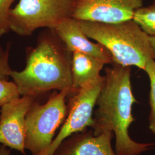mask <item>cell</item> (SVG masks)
I'll list each match as a JSON object with an SVG mask.
<instances>
[{"mask_svg": "<svg viewBox=\"0 0 155 155\" xmlns=\"http://www.w3.org/2000/svg\"><path fill=\"white\" fill-rule=\"evenodd\" d=\"M104 78L91 127L95 135L114 133L117 155H141L155 144L138 143L129 134V127L134 121L132 107L137 102L132 88L130 67L114 64L106 70Z\"/></svg>", "mask_w": 155, "mask_h": 155, "instance_id": "1", "label": "cell"}, {"mask_svg": "<svg viewBox=\"0 0 155 155\" xmlns=\"http://www.w3.org/2000/svg\"><path fill=\"white\" fill-rule=\"evenodd\" d=\"M70 52L52 38L39 40L21 71L12 70L10 77L21 96H36L51 90H72Z\"/></svg>", "mask_w": 155, "mask_h": 155, "instance_id": "2", "label": "cell"}, {"mask_svg": "<svg viewBox=\"0 0 155 155\" xmlns=\"http://www.w3.org/2000/svg\"><path fill=\"white\" fill-rule=\"evenodd\" d=\"M79 21L89 38L108 50L114 64L144 71L148 61L155 60V48L150 36L133 19L118 23Z\"/></svg>", "mask_w": 155, "mask_h": 155, "instance_id": "3", "label": "cell"}, {"mask_svg": "<svg viewBox=\"0 0 155 155\" xmlns=\"http://www.w3.org/2000/svg\"><path fill=\"white\" fill-rule=\"evenodd\" d=\"M72 90L52 95L43 105L34 102L25 118V150L37 155L47 149L54 139L56 131L64 122L68 112L67 97Z\"/></svg>", "mask_w": 155, "mask_h": 155, "instance_id": "4", "label": "cell"}, {"mask_svg": "<svg viewBox=\"0 0 155 155\" xmlns=\"http://www.w3.org/2000/svg\"><path fill=\"white\" fill-rule=\"evenodd\" d=\"M75 0H19L12 8L10 30L20 36H30L38 29L53 30L72 16Z\"/></svg>", "mask_w": 155, "mask_h": 155, "instance_id": "5", "label": "cell"}, {"mask_svg": "<svg viewBox=\"0 0 155 155\" xmlns=\"http://www.w3.org/2000/svg\"><path fill=\"white\" fill-rule=\"evenodd\" d=\"M104 79V77L101 76L96 81L73 92L67 105V115L61 130L50 146L37 155H54L64 140L75 133L87 129V127H91L94 107Z\"/></svg>", "mask_w": 155, "mask_h": 155, "instance_id": "6", "label": "cell"}, {"mask_svg": "<svg viewBox=\"0 0 155 155\" xmlns=\"http://www.w3.org/2000/svg\"><path fill=\"white\" fill-rule=\"evenodd\" d=\"M143 0H75L72 17L78 20L118 23L133 19Z\"/></svg>", "mask_w": 155, "mask_h": 155, "instance_id": "7", "label": "cell"}, {"mask_svg": "<svg viewBox=\"0 0 155 155\" xmlns=\"http://www.w3.org/2000/svg\"><path fill=\"white\" fill-rule=\"evenodd\" d=\"M35 97L22 96L1 107L0 143L25 155V118Z\"/></svg>", "mask_w": 155, "mask_h": 155, "instance_id": "8", "label": "cell"}, {"mask_svg": "<svg viewBox=\"0 0 155 155\" xmlns=\"http://www.w3.org/2000/svg\"><path fill=\"white\" fill-rule=\"evenodd\" d=\"M52 31L70 53L77 51L93 56L105 61L106 64L113 62L108 50L98 43L92 42L84 33L77 19L72 17L67 18Z\"/></svg>", "mask_w": 155, "mask_h": 155, "instance_id": "9", "label": "cell"}, {"mask_svg": "<svg viewBox=\"0 0 155 155\" xmlns=\"http://www.w3.org/2000/svg\"><path fill=\"white\" fill-rule=\"evenodd\" d=\"M113 137L110 132L95 135L86 129L64 140L54 155H117L111 145Z\"/></svg>", "mask_w": 155, "mask_h": 155, "instance_id": "10", "label": "cell"}, {"mask_svg": "<svg viewBox=\"0 0 155 155\" xmlns=\"http://www.w3.org/2000/svg\"><path fill=\"white\" fill-rule=\"evenodd\" d=\"M71 54V68L74 91L98 79L101 76V71L106 64L98 58L82 52L76 51Z\"/></svg>", "mask_w": 155, "mask_h": 155, "instance_id": "11", "label": "cell"}, {"mask_svg": "<svg viewBox=\"0 0 155 155\" xmlns=\"http://www.w3.org/2000/svg\"><path fill=\"white\" fill-rule=\"evenodd\" d=\"M133 20L150 36H155V0L135 12Z\"/></svg>", "mask_w": 155, "mask_h": 155, "instance_id": "12", "label": "cell"}, {"mask_svg": "<svg viewBox=\"0 0 155 155\" xmlns=\"http://www.w3.org/2000/svg\"><path fill=\"white\" fill-rule=\"evenodd\" d=\"M144 71L147 73L150 82V115L149 127L155 135V60L150 59L147 62Z\"/></svg>", "mask_w": 155, "mask_h": 155, "instance_id": "13", "label": "cell"}, {"mask_svg": "<svg viewBox=\"0 0 155 155\" xmlns=\"http://www.w3.org/2000/svg\"><path fill=\"white\" fill-rule=\"evenodd\" d=\"M16 84L6 79H0V106L20 97Z\"/></svg>", "mask_w": 155, "mask_h": 155, "instance_id": "14", "label": "cell"}, {"mask_svg": "<svg viewBox=\"0 0 155 155\" xmlns=\"http://www.w3.org/2000/svg\"><path fill=\"white\" fill-rule=\"evenodd\" d=\"M15 1L0 0V37L10 30L9 16Z\"/></svg>", "mask_w": 155, "mask_h": 155, "instance_id": "15", "label": "cell"}, {"mask_svg": "<svg viewBox=\"0 0 155 155\" xmlns=\"http://www.w3.org/2000/svg\"><path fill=\"white\" fill-rule=\"evenodd\" d=\"M12 71L9 64V51L4 50L0 46V79H6L10 77Z\"/></svg>", "mask_w": 155, "mask_h": 155, "instance_id": "16", "label": "cell"}, {"mask_svg": "<svg viewBox=\"0 0 155 155\" xmlns=\"http://www.w3.org/2000/svg\"><path fill=\"white\" fill-rule=\"evenodd\" d=\"M0 155H11V150L10 148L5 145H0Z\"/></svg>", "mask_w": 155, "mask_h": 155, "instance_id": "17", "label": "cell"}, {"mask_svg": "<svg viewBox=\"0 0 155 155\" xmlns=\"http://www.w3.org/2000/svg\"><path fill=\"white\" fill-rule=\"evenodd\" d=\"M150 41L152 46L155 48V36H150Z\"/></svg>", "mask_w": 155, "mask_h": 155, "instance_id": "18", "label": "cell"}]
</instances>
